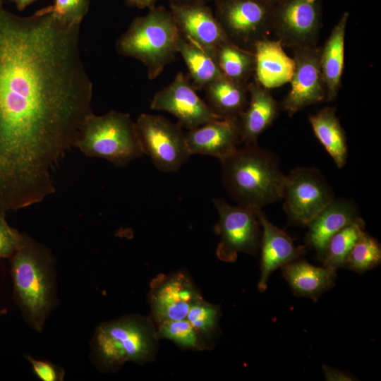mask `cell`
<instances>
[{"mask_svg": "<svg viewBox=\"0 0 381 381\" xmlns=\"http://www.w3.org/2000/svg\"><path fill=\"white\" fill-rule=\"evenodd\" d=\"M80 28L0 4V217L56 192L54 169L92 112Z\"/></svg>", "mask_w": 381, "mask_h": 381, "instance_id": "6da1fadb", "label": "cell"}, {"mask_svg": "<svg viewBox=\"0 0 381 381\" xmlns=\"http://www.w3.org/2000/svg\"><path fill=\"white\" fill-rule=\"evenodd\" d=\"M221 163L224 186L238 205L261 210L282 198L286 175L277 156L257 143L238 148Z\"/></svg>", "mask_w": 381, "mask_h": 381, "instance_id": "7a4b0ae2", "label": "cell"}, {"mask_svg": "<svg viewBox=\"0 0 381 381\" xmlns=\"http://www.w3.org/2000/svg\"><path fill=\"white\" fill-rule=\"evenodd\" d=\"M10 260L14 300L25 321L41 332L56 301L53 256L26 235Z\"/></svg>", "mask_w": 381, "mask_h": 381, "instance_id": "3957f363", "label": "cell"}, {"mask_svg": "<svg viewBox=\"0 0 381 381\" xmlns=\"http://www.w3.org/2000/svg\"><path fill=\"white\" fill-rule=\"evenodd\" d=\"M159 338L151 318L132 314L99 324L91 340V358L101 372H115L126 363H145L156 355Z\"/></svg>", "mask_w": 381, "mask_h": 381, "instance_id": "277c9868", "label": "cell"}, {"mask_svg": "<svg viewBox=\"0 0 381 381\" xmlns=\"http://www.w3.org/2000/svg\"><path fill=\"white\" fill-rule=\"evenodd\" d=\"M181 37L171 11L155 6L145 16L133 19L116 48L119 54L141 61L148 78L153 80L176 59Z\"/></svg>", "mask_w": 381, "mask_h": 381, "instance_id": "5b68a950", "label": "cell"}, {"mask_svg": "<svg viewBox=\"0 0 381 381\" xmlns=\"http://www.w3.org/2000/svg\"><path fill=\"white\" fill-rule=\"evenodd\" d=\"M75 147L87 157L107 159L118 167L143 155L135 123L128 114L117 111L88 114L80 126Z\"/></svg>", "mask_w": 381, "mask_h": 381, "instance_id": "8992f818", "label": "cell"}, {"mask_svg": "<svg viewBox=\"0 0 381 381\" xmlns=\"http://www.w3.org/2000/svg\"><path fill=\"white\" fill-rule=\"evenodd\" d=\"M213 203L219 215L214 229L220 238L216 249L217 258L233 262L241 253L255 255L262 234L258 217L260 210L233 206L221 198L214 199Z\"/></svg>", "mask_w": 381, "mask_h": 381, "instance_id": "52a82bcc", "label": "cell"}, {"mask_svg": "<svg viewBox=\"0 0 381 381\" xmlns=\"http://www.w3.org/2000/svg\"><path fill=\"white\" fill-rule=\"evenodd\" d=\"M273 6L264 0H215L214 16L231 42L253 51L272 32Z\"/></svg>", "mask_w": 381, "mask_h": 381, "instance_id": "ba28073f", "label": "cell"}, {"mask_svg": "<svg viewBox=\"0 0 381 381\" xmlns=\"http://www.w3.org/2000/svg\"><path fill=\"white\" fill-rule=\"evenodd\" d=\"M143 155L165 172L177 171L190 155L181 126L161 115L141 114L135 122Z\"/></svg>", "mask_w": 381, "mask_h": 381, "instance_id": "9c48e42d", "label": "cell"}, {"mask_svg": "<svg viewBox=\"0 0 381 381\" xmlns=\"http://www.w3.org/2000/svg\"><path fill=\"white\" fill-rule=\"evenodd\" d=\"M282 198L289 219L304 226L334 199L331 187L313 167H298L286 176Z\"/></svg>", "mask_w": 381, "mask_h": 381, "instance_id": "30bf717a", "label": "cell"}, {"mask_svg": "<svg viewBox=\"0 0 381 381\" xmlns=\"http://www.w3.org/2000/svg\"><path fill=\"white\" fill-rule=\"evenodd\" d=\"M322 0H284L273 6L272 32L283 47L316 46Z\"/></svg>", "mask_w": 381, "mask_h": 381, "instance_id": "8fae6325", "label": "cell"}, {"mask_svg": "<svg viewBox=\"0 0 381 381\" xmlns=\"http://www.w3.org/2000/svg\"><path fill=\"white\" fill-rule=\"evenodd\" d=\"M202 298L186 272L158 274L151 281L148 294L151 319L155 325L184 319L192 306Z\"/></svg>", "mask_w": 381, "mask_h": 381, "instance_id": "7c38bea8", "label": "cell"}, {"mask_svg": "<svg viewBox=\"0 0 381 381\" xmlns=\"http://www.w3.org/2000/svg\"><path fill=\"white\" fill-rule=\"evenodd\" d=\"M292 49L294 71L290 80L291 89L282 103L289 116L326 100V88L320 68L321 48L316 45Z\"/></svg>", "mask_w": 381, "mask_h": 381, "instance_id": "4fadbf2b", "label": "cell"}, {"mask_svg": "<svg viewBox=\"0 0 381 381\" xmlns=\"http://www.w3.org/2000/svg\"><path fill=\"white\" fill-rule=\"evenodd\" d=\"M150 109L171 114L181 127L188 130L221 119L198 95L183 72H179L168 86L155 94Z\"/></svg>", "mask_w": 381, "mask_h": 381, "instance_id": "5bb4252c", "label": "cell"}, {"mask_svg": "<svg viewBox=\"0 0 381 381\" xmlns=\"http://www.w3.org/2000/svg\"><path fill=\"white\" fill-rule=\"evenodd\" d=\"M169 11L182 37L214 60L217 47L229 40L207 4H169Z\"/></svg>", "mask_w": 381, "mask_h": 381, "instance_id": "9a60e30c", "label": "cell"}, {"mask_svg": "<svg viewBox=\"0 0 381 381\" xmlns=\"http://www.w3.org/2000/svg\"><path fill=\"white\" fill-rule=\"evenodd\" d=\"M190 155H205L220 162L234 154L241 143L238 119H217L185 133Z\"/></svg>", "mask_w": 381, "mask_h": 381, "instance_id": "2e32d148", "label": "cell"}, {"mask_svg": "<svg viewBox=\"0 0 381 381\" xmlns=\"http://www.w3.org/2000/svg\"><path fill=\"white\" fill-rule=\"evenodd\" d=\"M258 217L262 229L260 276L258 291L267 289L270 275L277 268L300 259L306 252V246H296L292 238L282 229L274 226L260 210Z\"/></svg>", "mask_w": 381, "mask_h": 381, "instance_id": "e0dca14e", "label": "cell"}, {"mask_svg": "<svg viewBox=\"0 0 381 381\" xmlns=\"http://www.w3.org/2000/svg\"><path fill=\"white\" fill-rule=\"evenodd\" d=\"M283 47L278 40L268 37L253 45L255 80L267 90L279 87L292 78L294 61Z\"/></svg>", "mask_w": 381, "mask_h": 381, "instance_id": "ac0fdd59", "label": "cell"}, {"mask_svg": "<svg viewBox=\"0 0 381 381\" xmlns=\"http://www.w3.org/2000/svg\"><path fill=\"white\" fill-rule=\"evenodd\" d=\"M248 103L238 117L241 142L256 143L258 138L274 122L279 106L267 90L254 80L248 83Z\"/></svg>", "mask_w": 381, "mask_h": 381, "instance_id": "d6986e66", "label": "cell"}, {"mask_svg": "<svg viewBox=\"0 0 381 381\" xmlns=\"http://www.w3.org/2000/svg\"><path fill=\"white\" fill-rule=\"evenodd\" d=\"M358 217L354 202L333 200L307 225V245L316 250L321 259L329 239Z\"/></svg>", "mask_w": 381, "mask_h": 381, "instance_id": "ffe728a7", "label": "cell"}, {"mask_svg": "<svg viewBox=\"0 0 381 381\" xmlns=\"http://www.w3.org/2000/svg\"><path fill=\"white\" fill-rule=\"evenodd\" d=\"M281 268L283 277L295 295L315 301L334 286L337 277L336 270L324 266L316 267L300 259Z\"/></svg>", "mask_w": 381, "mask_h": 381, "instance_id": "44dd1931", "label": "cell"}, {"mask_svg": "<svg viewBox=\"0 0 381 381\" xmlns=\"http://www.w3.org/2000/svg\"><path fill=\"white\" fill-rule=\"evenodd\" d=\"M349 13L345 11L334 25L320 51V68L326 100H334L339 90L344 68L345 34Z\"/></svg>", "mask_w": 381, "mask_h": 381, "instance_id": "7402d4cb", "label": "cell"}, {"mask_svg": "<svg viewBox=\"0 0 381 381\" xmlns=\"http://www.w3.org/2000/svg\"><path fill=\"white\" fill-rule=\"evenodd\" d=\"M204 89L206 103L221 119H238L248 105V85L236 83L224 75Z\"/></svg>", "mask_w": 381, "mask_h": 381, "instance_id": "603a6c76", "label": "cell"}, {"mask_svg": "<svg viewBox=\"0 0 381 381\" xmlns=\"http://www.w3.org/2000/svg\"><path fill=\"white\" fill-rule=\"evenodd\" d=\"M315 137L332 157L336 165L342 168L347 159V142L335 109L325 107L309 117Z\"/></svg>", "mask_w": 381, "mask_h": 381, "instance_id": "cb8c5ba5", "label": "cell"}, {"mask_svg": "<svg viewBox=\"0 0 381 381\" xmlns=\"http://www.w3.org/2000/svg\"><path fill=\"white\" fill-rule=\"evenodd\" d=\"M214 61L224 77L238 83L248 85L254 73L253 52L242 48L230 40L217 47Z\"/></svg>", "mask_w": 381, "mask_h": 381, "instance_id": "d4e9b609", "label": "cell"}, {"mask_svg": "<svg viewBox=\"0 0 381 381\" xmlns=\"http://www.w3.org/2000/svg\"><path fill=\"white\" fill-rule=\"evenodd\" d=\"M178 53L182 56L195 89H204L222 76L216 61L203 50L181 37Z\"/></svg>", "mask_w": 381, "mask_h": 381, "instance_id": "484cf974", "label": "cell"}, {"mask_svg": "<svg viewBox=\"0 0 381 381\" xmlns=\"http://www.w3.org/2000/svg\"><path fill=\"white\" fill-rule=\"evenodd\" d=\"M364 229V221L358 217L351 224L336 233L329 239L321 258L322 266L336 271L342 267Z\"/></svg>", "mask_w": 381, "mask_h": 381, "instance_id": "4316f807", "label": "cell"}, {"mask_svg": "<svg viewBox=\"0 0 381 381\" xmlns=\"http://www.w3.org/2000/svg\"><path fill=\"white\" fill-rule=\"evenodd\" d=\"M220 308L203 298L190 308L186 319L195 328L207 349L212 347L213 339L219 328Z\"/></svg>", "mask_w": 381, "mask_h": 381, "instance_id": "83f0119b", "label": "cell"}, {"mask_svg": "<svg viewBox=\"0 0 381 381\" xmlns=\"http://www.w3.org/2000/svg\"><path fill=\"white\" fill-rule=\"evenodd\" d=\"M380 262V243L364 231L353 246L342 267L363 273L376 267Z\"/></svg>", "mask_w": 381, "mask_h": 381, "instance_id": "f1b7e54d", "label": "cell"}, {"mask_svg": "<svg viewBox=\"0 0 381 381\" xmlns=\"http://www.w3.org/2000/svg\"><path fill=\"white\" fill-rule=\"evenodd\" d=\"M156 329L159 339H169L181 348L193 351L207 350L205 344L186 318L158 324Z\"/></svg>", "mask_w": 381, "mask_h": 381, "instance_id": "f546056e", "label": "cell"}, {"mask_svg": "<svg viewBox=\"0 0 381 381\" xmlns=\"http://www.w3.org/2000/svg\"><path fill=\"white\" fill-rule=\"evenodd\" d=\"M90 0H54L52 6L44 8L61 21L70 25L81 24L87 13Z\"/></svg>", "mask_w": 381, "mask_h": 381, "instance_id": "4dcf8cb0", "label": "cell"}, {"mask_svg": "<svg viewBox=\"0 0 381 381\" xmlns=\"http://www.w3.org/2000/svg\"><path fill=\"white\" fill-rule=\"evenodd\" d=\"M25 234L11 227L0 217V258H10L23 245Z\"/></svg>", "mask_w": 381, "mask_h": 381, "instance_id": "1f68e13d", "label": "cell"}, {"mask_svg": "<svg viewBox=\"0 0 381 381\" xmlns=\"http://www.w3.org/2000/svg\"><path fill=\"white\" fill-rule=\"evenodd\" d=\"M30 363L35 376L42 381H62L64 379V370L48 361L35 359L30 356H25Z\"/></svg>", "mask_w": 381, "mask_h": 381, "instance_id": "d6a6232c", "label": "cell"}, {"mask_svg": "<svg viewBox=\"0 0 381 381\" xmlns=\"http://www.w3.org/2000/svg\"><path fill=\"white\" fill-rule=\"evenodd\" d=\"M322 369L326 380L329 381H351L356 380L348 373L334 369L327 365H323Z\"/></svg>", "mask_w": 381, "mask_h": 381, "instance_id": "836d02e7", "label": "cell"}, {"mask_svg": "<svg viewBox=\"0 0 381 381\" xmlns=\"http://www.w3.org/2000/svg\"><path fill=\"white\" fill-rule=\"evenodd\" d=\"M126 2L131 6L143 9L148 8L149 9L155 6L157 0H125Z\"/></svg>", "mask_w": 381, "mask_h": 381, "instance_id": "e575fe53", "label": "cell"}, {"mask_svg": "<svg viewBox=\"0 0 381 381\" xmlns=\"http://www.w3.org/2000/svg\"><path fill=\"white\" fill-rule=\"evenodd\" d=\"M169 4H207L212 0H169Z\"/></svg>", "mask_w": 381, "mask_h": 381, "instance_id": "d590c367", "label": "cell"}, {"mask_svg": "<svg viewBox=\"0 0 381 381\" xmlns=\"http://www.w3.org/2000/svg\"><path fill=\"white\" fill-rule=\"evenodd\" d=\"M18 11H23L27 6L37 0H13Z\"/></svg>", "mask_w": 381, "mask_h": 381, "instance_id": "8d00e7d4", "label": "cell"}, {"mask_svg": "<svg viewBox=\"0 0 381 381\" xmlns=\"http://www.w3.org/2000/svg\"><path fill=\"white\" fill-rule=\"evenodd\" d=\"M264 1H265L266 2H267L268 4L272 6H275L276 4H279V2L284 0H264Z\"/></svg>", "mask_w": 381, "mask_h": 381, "instance_id": "74e56055", "label": "cell"}, {"mask_svg": "<svg viewBox=\"0 0 381 381\" xmlns=\"http://www.w3.org/2000/svg\"><path fill=\"white\" fill-rule=\"evenodd\" d=\"M6 313V310L5 309H4V310L0 309V316L4 315Z\"/></svg>", "mask_w": 381, "mask_h": 381, "instance_id": "f35d334b", "label": "cell"}, {"mask_svg": "<svg viewBox=\"0 0 381 381\" xmlns=\"http://www.w3.org/2000/svg\"><path fill=\"white\" fill-rule=\"evenodd\" d=\"M5 1H13V0H0V4H3V2Z\"/></svg>", "mask_w": 381, "mask_h": 381, "instance_id": "ab89813d", "label": "cell"}]
</instances>
